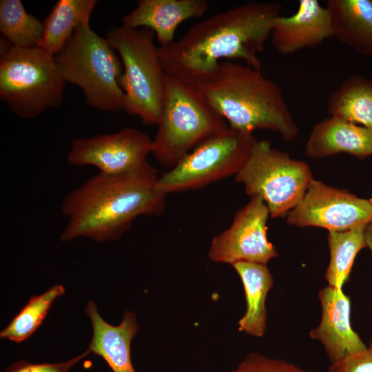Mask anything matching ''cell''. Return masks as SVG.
I'll return each instance as SVG.
<instances>
[{
  "instance_id": "2",
  "label": "cell",
  "mask_w": 372,
  "mask_h": 372,
  "mask_svg": "<svg viewBox=\"0 0 372 372\" xmlns=\"http://www.w3.org/2000/svg\"><path fill=\"white\" fill-rule=\"evenodd\" d=\"M158 178L148 161L129 172L92 176L62 200L61 211L68 221L61 240H115L137 217L162 214L167 195L158 187Z\"/></svg>"
},
{
  "instance_id": "29",
  "label": "cell",
  "mask_w": 372,
  "mask_h": 372,
  "mask_svg": "<svg viewBox=\"0 0 372 372\" xmlns=\"http://www.w3.org/2000/svg\"><path fill=\"white\" fill-rule=\"evenodd\" d=\"M369 200L371 203V204L372 205V198L371 199H369Z\"/></svg>"
},
{
  "instance_id": "11",
  "label": "cell",
  "mask_w": 372,
  "mask_h": 372,
  "mask_svg": "<svg viewBox=\"0 0 372 372\" xmlns=\"http://www.w3.org/2000/svg\"><path fill=\"white\" fill-rule=\"evenodd\" d=\"M269 215L262 198L251 196L249 202L236 213L230 227L212 239L209 259L231 265L238 262L267 265L278 256L267 236Z\"/></svg>"
},
{
  "instance_id": "24",
  "label": "cell",
  "mask_w": 372,
  "mask_h": 372,
  "mask_svg": "<svg viewBox=\"0 0 372 372\" xmlns=\"http://www.w3.org/2000/svg\"><path fill=\"white\" fill-rule=\"evenodd\" d=\"M64 293L63 285H55L43 293L30 298L9 324L1 330L0 338L16 343L28 338L42 323L54 300Z\"/></svg>"
},
{
  "instance_id": "25",
  "label": "cell",
  "mask_w": 372,
  "mask_h": 372,
  "mask_svg": "<svg viewBox=\"0 0 372 372\" xmlns=\"http://www.w3.org/2000/svg\"><path fill=\"white\" fill-rule=\"evenodd\" d=\"M239 372H313L304 370L284 360L251 353L240 363Z\"/></svg>"
},
{
  "instance_id": "15",
  "label": "cell",
  "mask_w": 372,
  "mask_h": 372,
  "mask_svg": "<svg viewBox=\"0 0 372 372\" xmlns=\"http://www.w3.org/2000/svg\"><path fill=\"white\" fill-rule=\"evenodd\" d=\"M207 0H139L136 7L122 18V25L152 30L160 46L173 43L178 26L201 17L207 10Z\"/></svg>"
},
{
  "instance_id": "5",
  "label": "cell",
  "mask_w": 372,
  "mask_h": 372,
  "mask_svg": "<svg viewBox=\"0 0 372 372\" xmlns=\"http://www.w3.org/2000/svg\"><path fill=\"white\" fill-rule=\"evenodd\" d=\"M65 83L54 56L1 39L0 98L17 116L32 118L59 106Z\"/></svg>"
},
{
  "instance_id": "9",
  "label": "cell",
  "mask_w": 372,
  "mask_h": 372,
  "mask_svg": "<svg viewBox=\"0 0 372 372\" xmlns=\"http://www.w3.org/2000/svg\"><path fill=\"white\" fill-rule=\"evenodd\" d=\"M256 141L252 133L227 126L199 144L174 167L159 176L158 187L167 195L199 189L236 176Z\"/></svg>"
},
{
  "instance_id": "20",
  "label": "cell",
  "mask_w": 372,
  "mask_h": 372,
  "mask_svg": "<svg viewBox=\"0 0 372 372\" xmlns=\"http://www.w3.org/2000/svg\"><path fill=\"white\" fill-rule=\"evenodd\" d=\"M96 0H59L43 21L44 32L38 45L56 56L65 47L75 30L90 24Z\"/></svg>"
},
{
  "instance_id": "12",
  "label": "cell",
  "mask_w": 372,
  "mask_h": 372,
  "mask_svg": "<svg viewBox=\"0 0 372 372\" xmlns=\"http://www.w3.org/2000/svg\"><path fill=\"white\" fill-rule=\"evenodd\" d=\"M152 145V140L147 134L125 127L113 134L74 139L67 161L72 165H92L101 173L123 174L147 162Z\"/></svg>"
},
{
  "instance_id": "1",
  "label": "cell",
  "mask_w": 372,
  "mask_h": 372,
  "mask_svg": "<svg viewBox=\"0 0 372 372\" xmlns=\"http://www.w3.org/2000/svg\"><path fill=\"white\" fill-rule=\"evenodd\" d=\"M280 10L277 1H252L196 23L178 40L158 47L165 72L194 85L224 61L240 59L260 70L258 54Z\"/></svg>"
},
{
  "instance_id": "13",
  "label": "cell",
  "mask_w": 372,
  "mask_h": 372,
  "mask_svg": "<svg viewBox=\"0 0 372 372\" xmlns=\"http://www.w3.org/2000/svg\"><path fill=\"white\" fill-rule=\"evenodd\" d=\"M322 307L319 324L309 332L311 338L320 341L329 359L335 365L367 346L351 324V300L342 288L327 286L318 292Z\"/></svg>"
},
{
  "instance_id": "23",
  "label": "cell",
  "mask_w": 372,
  "mask_h": 372,
  "mask_svg": "<svg viewBox=\"0 0 372 372\" xmlns=\"http://www.w3.org/2000/svg\"><path fill=\"white\" fill-rule=\"evenodd\" d=\"M0 31L12 45L21 48L37 46L44 25L25 10L20 0L0 1Z\"/></svg>"
},
{
  "instance_id": "6",
  "label": "cell",
  "mask_w": 372,
  "mask_h": 372,
  "mask_svg": "<svg viewBox=\"0 0 372 372\" xmlns=\"http://www.w3.org/2000/svg\"><path fill=\"white\" fill-rule=\"evenodd\" d=\"M154 36L149 28L121 25L109 30L106 37L123 63L119 83L124 93L123 110L145 125H157L159 121L167 76Z\"/></svg>"
},
{
  "instance_id": "7",
  "label": "cell",
  "mask_w": 372,
  "mask_h": 372,
  "mask_svg": "<svg viewBox=\"0 0 372 372\" xmlns=\"http://www.w3.org/2000/svg\"><path fill=\"white\" fill-rule=\"evenodd\" d=\"M116 52L107 38L85 24L54 56L65 81L79 86L90 106L117 112L123 110L124 93L119 83L123 67Z\"/></svg>"
},
{
  "instance_id": "3",
  "label": "cell",
  "mask_w": 372,
  "mask_h": 372,
  "mask_svg": "<svg viewBox=\"0 0 372 372\" xmlns=\"http://www.w3.org/2000/svg\"><path fill=\"white\" fill-rule=\"evenodd\" d=\"M193 86L231 128L249 133L271 130L286 141L299 134L280 87L260 70L224 61Z\"/></svg>"
},
{
  "instance_id": "26",
  "label": "cell",
  "mask_w": 372,
  "mask_h": 372,
  "mask_svg": "<svg viewBox=\"0 0 372 372\" xmlns=\"http://www.w3.org/2000/svg\"><path fill=\"white\" fill-rule=\"evenodd\" d=\"M88 350L65 362L59 363H32L21 360L13 363L4 372H69L77 362L85 358Z\"/></svg>"
},
{
  "instance_id": "30",
  "label": "cell",
  "mask_w": 372,
  "mask_h": 372,
  "mask_svg": "<svg viewBox=\"0 0 372 372\" xmlns=\"http://www.w3.org/2000/svg\"><path fill=\"white\" fill-rule=\"evenodd\" d=\"M231 372H239V371L237 369V370L231 371Z\"/></svg>"
},
{
  "instance_id": "17",
  "label": "cell",
  "mask_w": 372,
  "mask_h": 372,
  "mask_svg": "<svg viewBox=\"0 0 372 372\" xmlns=\"http://www.w3.org/2000/svg\"><path fill=\"white\" fill-rule=\"evenodd\" d=\"M338 153L360 158L372 156V130L333 116L316 124L306 144V155L319 158Z\"/></svg>"
},
{
  "instance_id": "21",
  "label": "cell",
  "mask_w": 372,
  "mask_h": 372,
  "mask_svg": "<svg viewBox=\"0 0 372 372\" xmlns=\"http://www.w3.org/2000/svg\"><path fill=\"white\" fill-rule=\"evenodd\" d=\"M327 112L372 130V79L354 75L344 80L329 95Z\"/></svg>"
},
{
  "instance_id": "16",
  "label": "cell",
  "mask_w": 372,
  "mask_h": 372,
  "mask_svg": "<svg viewBox=\"0 0 372 372\" xmlns=\"http://www.w3.org/2000/svg\"><path fill=\"white\" fill-rule=\"evenodd\" d=\"M85 313L92 327V337L87 350L101 356L113 372H136L131 359V342L138 331L136 315L124 313L121 322L113 326L105 322L93 301L87 302Z\"/></svg>"
},
{
  "instance_id": "4",
  "label": "cell",
  "mask_w": 372,
  "mask_h": 372,
  "mask_svg": "<svg viewBox=\"0 0 372 372\" xmlns=\"http://www.w3.org/2000/svg\"><path fill=\"white\" fill-rule=\"evenodd\" d=\"M225 121L196 87L167 74L151 153L162 167L170 169L199 144L225 129Z\"/></svg>"
},
{
  "instance_id": "28",
  "label": "cell",
  "mask_w": 372,
  "mask_h": 372,
  "mask_svg": "<svg viewBox=\"0 0 372 372\" xmlns=\"http://www.w3.org/2000/svg\"><path fill=\"white\" fill-rule=\"evenodd\" d=\"M367 247L372 251V222L369 223L365 229Z\"/></svg>"
},
{
  "instance_id": "18",
  "label": "cell",
  "mask_w": 372,
  "mask_h": 372,
  "mask_svg": "<svg viewBox=\"0 0 372 372\" xmlns=\"http://www.w3.org/2000/svg\"><path fill=\"white\" fill-rule=\"evenodd\" d=\"M333 37L357 53L372 56V0H328Z\"/></svg>"
},
{
  "instance_id": "14",
  "label": "cell",
  "mask_w": 372,
  "mask_h": 372,
  "mask_svg": "<svg viewBox=\"0 0 372 372\" xmlns=\"http://www.w3.org/2000/svg\"><path fill=\"white\" fill-rule=\"evenodd\" d=\"M333 37L329 12L317 0H300L290 17L278 16L270 35L273 48L280 54L314 49Z\"/></svg>"
},
{
  "instance_id": "27",
  "label": "cell",
  "mask_w": 372,
  "mask_h": 372,
  "mask_svg": "<svg viewBox=\"0 0 372 372\" xmlns=\"http://www.w3.org/2000/svg\"><path fill=\"white\" fill-rule=\"evenodd\" d=\"M328 372H372V340L365 350L329 366Z\"/></svg>"
},
{
  "instance_id": "22",
  "label": "cell",
  "mask_w": 372,
  "mask_h": 372,
  "mask_svg": "<svg viewBox=\"0 0 372 372\" xmlns=\"http://www.w3.org/2000/svg\"><path fill=\"white\" fill-rule=\"evenodd\" d=\"M367 225L344 231H329L330 260L324 273L329 286L342 288L348 280L356 255L367 247L365 237Z\"/></svg>"
},
{
  "instance_id": "8",
  "label": "cell",
  "mask_w": 372,
  "mask_h": 372,
  "mask_svg": "<svg viewBox=\"0 0 372 372\" xmlns=\"http://www.w3.org/2000/svg\"><path fill=\"white\" fill-rule=\"evenodd\" d=\"M309 166L273 148L266 140L257 141L235 180L245 185L250 196L267 205L271 218L288 214L302 200L311 179Z\"/></svg>"
},
{
  "instance_id": "19",
  "label": "cell",
  "mask_w": 372,
  "mask_h": 372,
  "mask_svg": "<svg viewBox=\"0 0 372 372\" xmlns=\"http://www.w3.org/2000/svg\"><path fill=\"white\" fill-rule=\"evenodd\" d=\"M242 282L246 311L238 321V330L254 336L264 335L267 325V296L273 287V280L267 265L238 262L232 265Z\"/></svg>"
},
{
  "instance_id": "10",
  "label": "cell",
  "mask_w": 372,
  "mask_h": 372,
  "mask_svg": "<svg viewBox=\"0 0 372 372\" xmlns=\"http://www.w3.org/2000/svg\"><path fill=\"white\" fill-rule=\"evenodd\" d=\"M287 223L344 231L372 222V205L346 189L313 178L302 200L287 214Z\"/></svg>"
}]
</instances>
